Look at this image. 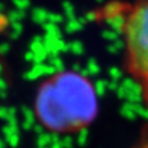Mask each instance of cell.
<instances>
[{
  "mask_svg": "<svg viewBox=\"0 0 148 148\" xmlns=\"http://www.w3.org/2000/svg\"><path fill=\"white\" fill-rule=\"evenodd\" d=\"M35 114L38 122L49 131H79L89 126L98 114L94 86L82 74L59 72L38 86Z\"/></svg>",
  "mask_w": 148,
  "mask_h": 148,
  "instance_id": "obj_1",
  "label": "cell"
},
{
  "mask_svg": "<svg viewBox=\"0 0 148 148\" xmlns=\"http://www.w3.org/2000/svg\"><path fill=\"white\" fill-rule=\"evenodd\" d=\"M128 71L148 88V0H140L125 10L121 17Z\"/></svg>",
  "mask_w": 148,
  "mask_h": 148,
  "instance_id": "obj_2",
  "label": "cell"
},
{
  "mask_svg": "<svg viewBox=\"0 0 148 148\" xmlns=\"http://www.w3.org/2000/svg\"><path fill=\"white\" fill-rule=\"evenodd\" d=\"M137 148H148V136L146 138H143V140L141 141V143L138 145Z\"/></svg>",
  "mask_w": 148,
  "mask_h": 148,
  "instance_id": "obj_3",
  "label": "cell"
},
{
  "mask_svg": "<svg viewBox=\"0 0 148 148\" xmlns=\"http://www.w3.org/2000/svg\"><path fill=\"white\" fill-rule=\"evenodd\" d=\"M145 95H146V99H147V103H148V88H145Z\"/></svg>",
  "mask_w": 148,
  "mask_h": 148,
  "instance_id": "obj_4",
  "label": "cell"
}]
</instances>
